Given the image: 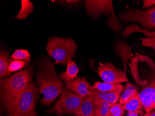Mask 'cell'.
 Returning a JSON list of instances; mask_svg holds the SVG:
<instances>
[{"instance_id": "6da1fadb", "label": "cell", "mask_w": 155, "mask_h": 116, "mask_svg": "<svg viewBox=\"0 0 155 116\" xmlns=\"http://www.w3.org/2000/svg\"><path fill=\"white\" fill-rule=\"evenodd\" d=\"M38 64L36 83L39 92L43 96L41 103L48 106L61 95L65 88L57 75L54 64L50 59L44 57L38 60Z\"/></svg>"}, {"instance_id": "7a4b0ae2", "label": "cell", "mask_w": 155, "mask_h": 116, "mask_svg": "<svg viewBox=\"0 0 155 116\" xmlns=\"http://www.w3.org/2000/svg\"><path fill=\"white\" fill-rule=\"evenodd\" d=\"M37 86L31 83L17 96L3 106L9 115L13 116H34L38 99Z\"/></svg>"}, {"instance_id": "3957f363", "label": "cell", "mask_w": 155, "mask_h": 116, "mask_svg": "<svg viewBox=\"0 0 155 116\" xmlns=\"http://www.w3.org/2000/svg\"><path fill=\"white\" fill-rule=\"evenodd\" d=\"M33 78L31 67L18 71L8 78L1 79L0 93L2 105L8 102L31 83Z\"/></svg>"}, {"instance_id": "277c9868", "label": "cell", "mask_w": 155, "mask_h": 116, "mask_svg": "<svg viewBox=\"0 0 155 116\" xmlns=\"http://www.w3.org/2000/svg\"><path fill=\"white\" fill-rule=\"evenodd\" d=\"M78 46L71 38L54 37L49 38L46 50L49 56L55 60V64L67 65L69 59H73L76 53Z\"/></svg>"}, {"instance_id": "5b68a950", "label": "cell", "mask_w": 155, "mask_h": 116, "mask_svg": "<svg viewBox=\"0 0 155 116\" xmlns=\"http://www.w3.org/2000/svg\"><path fill=\"white\" fill-rule=\"evenodd\" d=\"M123 24L133 22L140 24L143 29L151 32L155 31V6L146 10L129 8L118 14Z\"/></svg>"}, {"instance_id": "8992f818", "label": "cell", "mask_w": 155, "mask_h": 116, "mask_svg": "<svg viewBox=\"0 0 155 116\" xmlns=\"http://www.w3.org/2000/svg\"><path fill=\"white\" fill-rule=\"evenodd\" d=\"M84 98L76 93L65 88L61 93L59 100L47 112L57 115H75Z\"/></svg>"}, {"instance_id": "52a82bcc", "label": "cell", "mask_w": 155, "mask_h": 116, "mask_svg": "<svg viewBox=\"0 0 155 116\" xmlns=\"http://www.w3.org/2000/svg\"><path fill=\"white\" fill-rule=\"evenodd\" d=\"M98 76L104 82L122 83L128 81L125 71L118 68L111 63H99Z\"/></svg>"}, {"instance_id": "ba28073f", "label": "cell", "mask_w": 155, "mask_h": 116, "mask_svg": "<svg viewBox=\"0 0 155 116\" xmlns=\"http://www.w3.org/2000/svg\"><path fill=\"white\" fill-rule=\"evenodd\" d=\"M84 6L88 15L96 21L101 15H114V10L110 0H86Z\"/></svg>"}, {"instance_id": "9c48e42d", "label": "cell", "mask_w": 155, "mask_h": 116, "mask_svg": "<svg viewBox=\"0 0 155 116\" xmlns=\"http://www.w3.org/2000/svg\"><path fill=\"white\" fill-rule=\"evenodd\" d=\"M66 89L71 91L84 98L88 96L92 90L93 85L87 81L86 78L78 77L71 81L66 82Z\"/></svg>"}, {"instance_id": "30bf717a", "label": "cell", "mask_w": 155, "mask_h": 116, "mask_svg": "<svg viewBox=\"0 0 155 116\" xmlns=\"http://www.w3.org/2000/svg\"><path fill=\"white\" fill-rule=\"evenodd\" d=\"M155 88V73L148 84L138 93L140 100L146 113L152 111V98Z\"/></svg>"}, {"instance_id": "8fae6325", "label": "cell", "mask_w": 155, "mask_h": 116, "mask_svg": "<svg viewBox=\"0 0 155 116\" xmlns=\"http://www.w3.org/2000/svg\"><path fill=\"white\" fill-rule=\"evenodd\" d=\"M80 68L72 59H69L67 64V69L65 72H61L60 77L63 81L66 82L74 81L78 77Z\"/></svg>"}, {"instance_id": "7c38bea8", "label": "cell", "mask_w": 155, "mask_h": 116, "mask_svg": "<svg viewBox=\"0 0 155 116\" xmlns=\"http://www.w3.org/2000/svg\"><path fill=\"white\" fill-rule=\"evenodd\" d=\"M124 89L123 85L120 83H110L96 81L92 87V89L104 92H115L121 93Z\"/></svg>"}, {"instance_id": "4fadbf2b", "label": "cell", "mask_w": 155, "mask_h": 116, "mask_svg": "<svg viewBox=\"0 0 155 116\" xmlns=\"http://www.w3.org/2000/svg\"><path fill=\"white\" fill-rule=\"evenodd\" d=\"M78 116H95L94 98L87 96L84 98L80 108L75 115Z\"/></svg>"}, {"instance_id": "5bb4252c", "label": "cell", "mask_w": 155, "mask_h": 116, "mask_svg": "<svg viewBox=\"0 0 155 116\" xmlns=\"http://www.w3.org/2000/svg\"><path fill=\"white\" fill-rule=\"evenodd\" d=\"M120 93L115 92H104L92 89L88 96L97 98L111 104L116 103L119 100Z\"/></svg>"}, {"instance_id": "9a60e30c", "label": "cell", "mask_w": 155, "mask_h": 116, "mask_svg": "<svg viewBox=\"0 0 155 116\" xmlns=\"http://www.w3.org/2000/svg\"><path fill=\"white\" fill-rule=\"evenodd\" d=\"M93 98L94 104L95 116H110V108L112 104L100 98Z\"/></svg>"}, {"instance_id": "2e32d148", "label": "cell", "mask_w": 155, "mask_h": 116, "mask_svg": "<svg viewBox=\"0 0 155 116\" xmlns=\"http://www.w3.org/2000/svg\"><path fill=\"white\" fill-rule=\"evenodd\" d=\"M143 33L147 37H155V31L151 32L144 29L140 28L137 24H131L127 25L124 28L123 32L121 34V35L124 38L129 36L131 34L134 33Z\"/></svg>"}, {"instance_id": "e0dca14e", "label": "cell", "mask_w": 155, "mask_h": 116, "mask_svg": "<svg viewBox=\"0 0 155 116\" xmlns=\"http://www.w3.org/2000/svg\"><path fill=\"white\" fill-rule=\"evenodd\" d=\"M138 89L132 84L127 83L125 88L120 95L118 102L124 104L138 94Z\"/></svg>"}, {"instance_id": "ac0fdd59", "label": "cell", "mask_w": 155, "mask_h": 116, "mask_svg": "<svg viewBox=\"0 0 155 116\" xmlns=\"http://www.w3.org/2000/svg\"><path fill=\"white\" fill-rule=\"evenodd\" d=\"M34 4L29 0H21V8L19 13L15 17L12 19H17L20 21L27 19L33 12Z\"/></svg>"}, {"instance_id": "d6986e66", "label": "cell", "mask_w": 155, "mask_h": 116, "mask_svg": "<svg viewBox=\"0 0 155 116\" xmlns=\"http://www.w3.org/2000/svg\"><path fill=\"white\" fill-rule=\"evenodd\" d=\"M9 63V54L6 51L1 50L0 52V77L3 78L10 75L8 71Z\"/></svg>"}, {"instance_id": "ffe728a7", "label": "cell", "mask_w": 155, "mask_h": 116, "mask_svg": "<svg viewBox=\"0 0 155 116\" xmlns=\"http://www.w3.org/2000/svg\"><path fill=\"white\" fill-rule=\"evenodd\" d=\"M123 105L125 111L129 112L142 111L144 109L138 93Z\"/></svg>"}, {"instance_id": "44dd1931", "label": "cell", "mask_w": 155, "mask_h": 116, "mask_svg": "<svg viewBox=\"0 0 155 116\" xmlns=\"http://www.w3.org/2000/svg\"><path fill=\"white\" fill-rule=\"evenodd\" d=\"M31 55L27 50L16 49L9 57V62L15 60L30 61Z\"/></svg>"}, {"instance_id": "7402d4cb", "label": "cell", "mask_w": 155, "mask_h": 116, "mask_svg": "<svg viewBox=\"0 0 155 116\" xmlns=\"http://www.w3.org/2000/svg\"><path fill=\"white\" fill-rule=\"evenodd\" d=\"M30 61H19L15 60L10 62L8 70L9 73L20 70L29 64Z\"/></svg>"}, {"instance_id": "603a6c76", "label": "cell", "mask_w": 155, "mask_h": 116, "mask_svg": "<svg viewBox=\"0 0 155 116\" xmlns=\"http://www.w3.org/2000/svg\"><path fill=\"white\" fill-rule=\"evenodd\" d=\"M125 110L124 105L120 103L112 104L110 108V116H123Z\"/></svg>"}, {"instance_id": "cb8c5ba5", "label": "cell", "mask_w": 155, "mask_h": 116, "mask_svg": "<svg viewBox=\"0 0 155 116\" xmlns=\"http://www.w3.org/2000/svg\"><path fill=\"white\" fill-rule=\"evenodd\" d=\"M140 40L142 41L141 46L153 48L155 51V37L140 38Z\"/></svg>"}, {"instance_id": "d4e9b609", "label": "cell", "mask_w": 155, "mask_h": 116, "mask_svg": "<svg viewBox=\"0 0 155 116\" xmlns=\"http://www.w3.org/2000/svg\"><path fill=\"white\" fill-rule=\"evenodd\" d=\"M81 2V1H76V0H66V1H57V2L66 6L67 5V6H71L77 5Z\"/></svg>"}, {"instance_id": "484cf974", "label": "cell", "mask_w": 155, "mask_h": 116, "mask_svg": "<svg viewBox=\"0 0 155 116\" xmlns=\"http://www.w3.org/2000/svg\"><path fill=\"white\" fill-rule=\"evenodd\" d=\"M155 5V0H144L143 1L142 8H146Z\"/></svg>"}, {"instance_id": "4316f807", "label": "cell", "mask_w": 155, "mask_h": 116, "mask_svg": "<svg viewBox=\"0 0 155 116\" xmlns=\"http://www.w3.org/2000/svg\"><path fill=\"white\" fill-rule=\"evenodd\" d=\"M143 111H134V112H129L128 111L126 113V116H144Z\"/></svg>"}, {"instance_id": "83f0119b", "label": "cell", "mask_w": 155, "mask_h": 116, "mask_svg": "<svg viewBox=\"0 0 155 116\" xmlns=\"http://www.w3.org/2000/svg\"><path fill=\"white\" fill-rule=\"evenodd\" d=\"M152 111L155 110V88L154 89V94L152 98Z\"/></svg>"}, {"instance_id": "f1b7e54d", "label": "cell", "mask_w": 155, "mask_h": 116, "mask_svg": "<svg viewBox=\"0 0 155 116\" xmlns=\"http://www.w3.org/2000/svg\"><path fill=\"white\" fill-rule=\"evenodd\" d=\"M144 116H155V110L151 111L148 113H145Z\"/></svg>"}, {"instance_id": "f546056e", "label": "cell", "mask_w": 155, "mask_h": 116, "mask_svg": "<svg viewBox=\"0 0 155 116\" xmlns=\"http://www.w3.org/2000/svg\"><path fill=\"white\" fill-rule=\"evenodd\" d=\"M8 116H11V115H8Z\"/></svg>"}, {"instance_id": "4dcf8cb0", "label": "cell", "mask_w": 155, "mask_h": 116, "mask_svg": "<svg viewBox=\"0 0 155 116\" xmlns=\"http://www.w3.org/2000/svg\"><path fill=\"white\" fill-rule=\"evenodd\" d=\"M74 116H77V115H74Z\"/></svg>"}]
</instances>
